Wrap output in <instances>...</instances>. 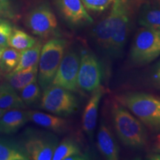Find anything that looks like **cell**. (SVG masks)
<instances>
[{"mask_svg":"<svg viewBox=\"0 0 160 160\" xmlns=\"http://www.w3.org/2000/svg\"><path fill=\"white\" fill-rule=\"evenodd\" d=\"M38 71L39 64L16 73H8L5 77L8 82L18 92L29 84L37 82Z\"/></svg>","mask_w":160,"mask_h":160,"instance_id":"16","label":"cell"},{"mask_svg":"<svg viewBox=\"0 0 160 160\" xmlns=\"http://www.w3.org/2000/svg\"><path fill=\"white\" fill-rule=\"evenodd\" d=\"M25 106L20 96L18 95L17 91L8 82L0 85V108L4 110L22 109L25 108Z\"/></svg>","mask_w":160,"mask_h":160,"instance_id":"17","label":"cell"},{"mask_svg":"<svg viewBox=\"0 0 160 160\" xmlns=\"http://www.w3.org/2000/svg\"><path fill=\"white\" fill-rule=\"evenodd\" d=\"M115 1H117V2H119L121 3V4H123V5H127L128 2L130 0H115Z\"/></svg>","mask_w":160,"mask_h":160,"instance_id":"30","label":"cell"},{"mask_svg":"<svg viewBox=\"0 0 160 160\" xmlns=\"http://www.w3.org/2000/svg\"><path fill=\"white\" fill-rule=\"evenodd\" d=\"M102 71L99 61L93 53L83 51L80 57L78 87L86 92H93L101 85Z\"/></svg>","mask_w":160,"mask_h":160,"instance_id":"9","label":"cell"},{"mask_svg":"<svg viewBox=\"0 0 160 160\" xmlns=\"http://www.w3.org/2000/svg\"><path fill=\"white\" fill-rule=\"evenodd\" d=\"M54 134L34 129L27 130L21 145L28 159L31 160H51L58 145Z\"/></svg>","mask_w":160,"mask_h":160,"instance_id":"5","label":"cell"},{"mask_svg":"<svg viewBox=\"0 0 160 160\" xmlns=\"http://www.w3.org/2000/svg\"><path fill=\"white\" fill-rule=\"evenodd\" d=\"M25 25L33 34L40 37H48L55 33L57 20L48 5L40 4L28 13Z\"/></svg>","mask_w":160,"mask_h":160,"instance_id":"8","label":"cell"},{"mask_svg":"<svg viewBox=\"0 0 160 160\" xmlns=\"http://www.w3.org/2000/svg\"><path fill=\"white\" fill-rule=\"evenodd\" d=\"M13 31L11 24L7 20L0 18V46L7 48L9 46V39Z\"/></svg>","mask_w":160,"mask_h":160,"instance_id":"25","label":"cell"},{"mask_svg":"<svg viewBox=\"0 0 160 160\" xmlns=\"http://www.w3.org/2000/svg\"><path fill=\"white\" fill-rule=\"evenodd\" d=\"M80 57L77 52L69 50L65 53L52 85L60 86L70 91H77Z\"/></svg>","mask_w":160,"mask_h":160,"instance_id":"10","label":"cell"},{"mask_svg":"<svg viewBox=\"0 0 160 160\" xmlns=\"http://www.w3.org/2000/svg\"><path fill=\"white\" fill-rule=\"evenodd\" d=\"M65 40L58 38L50 39L42 48L39 61L38 83L42 90L51 85L65 55Z\"/></svg>","mask_w":160,"mask_h":160,"instance_id":"4","label":"cell"},{"mask_svg":"<svg viewBox=\"0 0 160 160\" xmlns=\"http://www.w3.org/2000/svg\"><path fill=\"white\" fill-rule=\"evenodd\" d=\"M119 99L144 124L153 128L160 129V98L134 93L126 94Z\"/></svg>","mask_w":160,"mask_h":160,"instance_id":"3","label":"cell"},{"mask_svg":"<svg viewBox=\"0 0 160 160\" xmlns=\"http://www.w3.org/2000/svg\"><path fill=\"white\" fill-rule=\"evenodd\" d=\"M42 42H37L35 45L31 48L20 51V59L17 67L10 73H16L22 70L28 68L39 64L40 53H41Z\"/></svg>","mask_w":160,"mask_h":160,"instance_id":"20","label":"cell"},{"mask_svg":"<svg viewBox=\"0 0 160 160\" xmlns=\"http://www.w3.org/2000/svg\"><path fill=\"white\" fill-rule=\"evenodd\" d=\"M79 153L82 152L74 140L65 139L58 144L53 153V160H68L71 157Z\"/></svg>","mask_w":160,"mask_h":160,"instance_id":"22","label":"cell"},{"mask_svg":"<svg viewBox=\"0 0 160 160\" xmlns=\"http://www.w3.org/2000/svg\"><path fill=\"white\" fill-rule=\"evenodd\" d=\"M0 81H1V77H0Z\"/></svg>","mask_w":160,"mask_h":160,"instance_id":"34","label":"cell"},{"mask_svg":"<svg viewBox=\"0 0 160 160\" xmlns=\"http://www.w3.org/2000/svg\"><path fill=\"white\" fill-rule=\"evenodd\" d=\"M29 121L37 125L54 132H62L65 130L67 122L62 118L37 111H27Z\"/></svg>","mask_w":160,"mask_h":160,"instance_id":"15","label":"cell"},{"mask_svg":"<svg viewBox=\"0 0 160 160\" xmlns=\"http://www.w3.org/2000/svg\"><path fill=\"white\" fill-rule=\"evenodd\" d=\"M159 5H160V0H159Z\"/></svg>","mask_w":160,"mask_h":160,"instance_id":"35","label":"cell"},{"mask_svg":"<svg viewBox=\"0 0 160 160\" xmlns=\"http://www.w3.org/2000/svg\"><path fill=\"white\" fill-rule=\"evenodd\" d=\"M19 96L25 105H35L41 100L42 93L39 83L32 82L19 91Z\"/></svg>","mask_w":160,"mask_h":160,"instance_id":"24","label":"cell"},{"mask_svg":"<svg viewBox=\"0 0 160 160\" xmlns=\"http://www.w3.org/2000/svg\"><path fill=\"white\" fill-rule=\"evenodd\" d=\"M139 22L144 28L153 30L160 28V5L146 4L142 8Z\"/></svg>","mask_w":160,"mask_h":160,"instance_id":"19","label":"cell"},{"mask_svg":"<svg viewBox=\"0 0 160 160\" xmlns=\"http://www.w3.org/2000/svg\"><path fill=\"white\" fill-rule=\"evenodd\" d=\"M157 32H158V33H159V37H160V28L159 30H157Z\"/></svg>","mask_w":160,"mask_h":160,"instance_id":"33","label":"cell"},{"mask_svg":"<svg viewBox=\"0 0 160 160\" xmlns=\"http://www.w3.org/2000/svg\"><path fill=\"white\" fill-rule=\"evenodd\" d=\"M112 115L115 130L124 145L134 148H141L145 146L147 133L139 119L121 106H115Z\"/></svg>","mask_w":160,"mask_h":160,"instance_id":"2","label":"cell"},{"mask_svg":"<svg viewBox=\"0 0 160 160\" xmlns=\"http://www.w3.org/2000/svg\"><path fill=\"white\" fill-rule=\"evenodd\" d=\"M11 6L10 0H0V16L11 17Z\"/></svg>","mask_w":160,"mask_h":160,"instance_id":"27","label":"cell"},{"mask_svg":"<svg viewBox=\"0 0 160 160\" xmlns=\"http://www.w3.org/2000/svg\"><path fill=\"white\" fill-rule=\"evenodd\" d=\"M153 80L156 85L160 88V62L155 67L153 73Z\"/></svg>","mask_w":160,"mask_h":160,"instance_id":"28","label":"cell"},{"mask_svg":"<svg viewBox=\"0 0 160 160\" xmlns=\"http://www.w3.org/2000/svg\"><path fill=\"white\" fill-rule=\"evenodd\" d=\"M105 91L102 86H99L97 89L93 91V94L90 98L84 110L82 128L86 134L91 138L93 137V131L97 125L99 103Z\"/></svg>","mask_w":160,"mask_h":160,"instance_id":"12","label":"cell"},{"mask_svg":"<svg viewBox=\"0 0 160 160\" xmlns=\"http://www.w3.org/2000/svg\"><path fill=\"white\" fill-rule=\"evenodd\" d=\"M157 148L158 151L160 152V135L158 136L157 137Z\"/></svg>","mask_w":160,"mask_h":160,"instance_id":"29","label":"cell"},{"mask_svg":"<svg viewBox=\"0 0 160 160\" xmlns=\"http://www.w3.org/2000/svg\"><path fill=\"white\" fill-rule=\"evenodd\" d=\"M5 47H1L0 46V59H1V57H2V54L4 50H5ZM0 73H1V70H0Z\"/></svg>","mask_w":160,"mask_h":160,"instance_id":"31","label":"cell"},{"mask_svg":"<svg viewBox=\"0 0 160 160\" xmlns=\"http://www.w3.org/2000/svg\"><path fill=\"white\" fill-rule=\"evenodd\" d=\"M20 59V51L13 48H5L0 59L1 73L7 75L17 67Z\"/></svg>","mask_w":160,"mask_h":160,"instance_id":"23","label":"cell"},{"mask_svg":"<svg viewBox=\"0 0 160 160\" xmlns=\"http://www.w3.org/2000/svg\"><path fill=\"white\" fill-rule=\"evenodd\" d=\"M97 139L99 151L105 159L108 160L119 159V147L111 130L105 124L100 125Z\"/></svg>","mask_w":160,"mask_h":160,"instance_id":"13","label":"cell"},{"mask_svg":"<svg viewBox=\"0 0 160 160\" xmlns=\"http://www.w3.org/2000/svg\"><path fill=\"white\" fill-rule=\"evenodd\" d=\"M6 111H7V110H4V109L0 108V118L2 117V115L4 114V113H5Z\"/></svg>","mask_w":160,"mask_h":160,"instance_id":"32","label":"cell"},{"mask_svg":"<svg viewBox=\"0 0 160 160\" xmlns=\"http://www.w3.org/2000/svg\"><path fill=\"white\" fill-rule=\"evenodd\" d=\"M128 25L127 5L113 0L108 17L97 24L93 33L100 47L112 55L119 56L127 41Z\"/></svg>","mask_w":160,"mask_h":160,"instance_id":"1","label":"cell"},{"mask_svg":"<svg viewBox=\"0 0 160 160\" xmlns=\"http://www.w3.org/2000/svg\"><path fill=\"white\" fill-rule=\"evenodd\" d=\"M28 121L27 111L20 108L7 110L0 118V133L11 134L15 133Z\"/></svg>","mask_w":160,"mask_h":160,"instance_id":"14","label":"cell"},{"mask_svg":"<svg viewBox=\"0 0 160 160\" xmlns=\"http://www.w3.org/2000/svg\"><path fill=\"white\" fill-rule=\"evenodd\" d=\"M85 8L93 11H103L109 7L113 0H82Z\"/></svg>","mask_w":160,"mask_h":160,"instance_id":"26","label":"cell"},{"mask_svg":"<svg viewBox=\"0 0 160 160\" xmlns=\"http://www.w3.org/2000/svg\"><path fill=\"white\" fill-rule=\"evenodd\" d=\"M0 160H28L21 143L0 137Z\"/></svg>","mask_w":160,"mask_h":160,"instance_id":"18","label":"cell"},{"mask_svg":"<svg viewBox=\"0 0 160 160\" xmlns=\"http://www.w3.org/2000/svg\"><path fill=\"white\" fill-rule=\"evenodd\" d=\"M160 55V37L157 31L142 27L136 34L131 50V59L138 65L151 62Z\"/></svg>","mask_w":160,"mask_h":160,"instance_id":"7","label":"cell"},{"mask_svg":"<svg viewBox=\"0 0 160 160\" xmlns=\"http://www.w3.org/2000/svg\"><path fill=\"white\" fill-rule=\"evenodd\" d=\"M56 3L62 17L71 24L93 22L82 0H56Z\"/></svg>","mask_w":160,"mask_h":160,"instance_id":"11","label":"cell"},{"mask_svg":"<svg viewBox=\"0 0 160 160\" xmlns=\"http://www.w3.org/2000/svg\"><path fill=\"white\" fill-rule=\"evenodd\" d=\"M40 108L57 116H68L77 111L76 97L68 90L60 86L50 85L43 90Z\"/></svg>","mask_w":160,"mask_h":160,"instance_id":"6","label":"cell"},{"mask_svg":"<svg viewBox=\"0 0 160 160\" xmlns=\"http://www.w3.org/2000/svg\"><path fill=\"white\" fill-rule=\"evenodd\" d=\"M37 42L35 38L19 29H13L9 39L10 47L19 51L31 48Z\"/></svg>","mask_w":160,"mask_h":160,"instance_id":"21","label":"cell"}]
</instances>
